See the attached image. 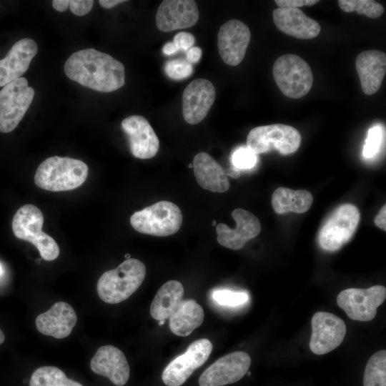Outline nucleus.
Here are the masks:
<instances>
[{
  "instance_id": "4",
  "label": "nucleus",
  "mask_w": 386,
  "mask_h": 386,
  "mask_svg": "<svg viewBox=\"0 0 386 386\" xmlns=\"http://www.w3.org/2000/svg\"><path fill=\"white\" fill-rule=\"evenodd\" d=\"M43 224L41 211L35 205L27 204L16 212L11 227L16 238L31 242L44 259L52 261L58 257L60 250L56 241L41 230Z\"/></svg>"
},
{
  "instance_id": "36",
  "label": "nucleus",
  "mask_w": 386,
  "mask_h": 386,
  "mask_svg": "<svg viewBox=\"0 0 386 386\" xmlns=\"http://www.w3.org/2000/svg\"><path fill=\"white\" fill-rule=\"evenodd\" d=\"M195 39L194 35L188 32H179L174 38L173 42L178 49V50H182L187 51L192 48L194 44Z\"/></svg>"
},
{
  "instance_id": "42",
  "label": "nucleus",
  "mask_w": 386,
  "mask_h": 386,
  "mask_svg": "<svg viewBox=\"0 0 386 386\" xmlns=\"http://www.w3.org/2000/svg\"><path fill=\"white\" fill-rule=\"evenodd\" d=\"M125 1L124 0H100L99 3L103 8L111 9Z\"/></svg>"
},
{
  "instance_id": "25",
  "label": "nucleus",
  "mask_w": 386,
  "mask_h": 386,
  "mask_svg": "<svg viewBox=\"0 0 386 386\" xmlns=\"http://www.w3.org/2000/svg\"><path fill=\"white\" fill-rule=\"evenodd\" d=\"M202 307L194 300H182L169 317V329L179 337L189 335L203 322Z\"/></svg>"
},
{
  "instance_id": "48",
  "label": "nucleus",
  "mask_w": 386,
  "mask_h": 386,
  "mask_svg": "<svg viewBox=\"0 0 386 386\" xmlns=\"http://www.w3.org/2000/svg\"><path fill=\"white\" fill-rule=\"evenodd\" d=\"M129 257H130V254H126L127 259H129V258H130Z\"/></svg>"
},
{
  "instance_id": "20",
  "label": "nucleus",
  "mask_w": 386,
  "mask_h": 386,
  "mask_svg": "<svg viewBox=\"0 0 386 386\" xmlns=\"http://www.w3.org/2000/svg\"><path fill=\"white\" fill-rule=\"evenodd\" d=\"M77 322L74 308L67 302H57L46 312L39 315L35 320L37 330L56 339L68 337Z\"/></svg>"
},
{
  "instance_id": "27",
  "label": "nucleus",
  "mask_w": 386,
  "mask_h": 386,
  "mask_svg": "<svg viewBox=\"0 0 386 386\" xmlns=\"http://www.w3.org/2000/svg\"><path fill=\"white\" fill-rule=\"evenodd\" d=\"M313 197L306 190H293L279 187L272 194V204L277 214L287 212L304 213L312 206Z\"/></svg>"
},
{
  "instance_id": "46",
  "label": "nucleus",
  "mask_w": 386,
  "mask_h": 386,
  "mask_svg": "<svg viewBox=\"0 0 386 386\" xmlns=\"http://www.w3.org/2000/svg\"><path fill=\"white\" fill-rule=\"evenodd\" d=\"M164 322H165V321H163V320H162V321H159V325H160V326H161V325H164Z\"/></svg>"
},
{
  "instance_id": "8",
  "label": "nucleus",
  "mask_w": 386,
  "mask_h": 386,
  "mask_svg": "<svg viewBox=\"0 0 386 386\" xmlns=\"http://www.w3.org/2000/svg\"><path fill=\"white\" fill-rule=\"evenodd\" d=\"M34 89L24 77H19L0 91V132L9 133L24 117L34 96Z\"/></svg>"
},
{
  "instance_id": "30",
  "label": "nucleus",
  "mask_w": 386,
  "mask_h": 386,
  "mask_svg": "<svg viewBox=\"0 0 386 386\" xmlns=\"http://www.w3.org/2000/svg\"><path fill=\"white\" fill-rule=\"evenodd\" d=\"M340 8L345 12L357 11L367 17L375 19L384 12V7L380 3L372 0H339Z\"/></svg>"
},
{
  "instance_id": "17",
  "label": "nucleus",
  "mask_w": 386,
  "mask_h": 386,
  "mask_svg": "<svg viewBox=\"0 0 386 386\" xmlns=\"http://www.w3.org/2000/svg\"><path fill=\"white\" fill-rule=\"evenodd\" d=\"M232 216L236 222V228L231 229L224 223H219L216 226L217 239L222 246L237 250L259 234L261 224L252 213L241 208L234 209Z\"/></svg>"
},
{
  "instance_id": "13",
  "label": "nucleus",
  "mask_w": 386,
  "mask_h": 386,
  "mask_svg": "<svg viewBox=\"0 0 386 386\" xmlns=\"http://www.w3.org/2000/svg\"><path fill=\"white\" fill-rule=\"evenodd\" d=\"M310 348L315 355H325L337 348L343 341L347 327L344 321L334 314L317 312L311 320Z\"/></svg>"
},
{
  "instance_id": "24",
  "label": "nucleus",
  "mask_w": 386,
  "mask_h": 386,
  "mask_svg": "<svg viewBox=\"0 0 386 386\" xmlns=\"http://www.w3.org/2000/svg\"><path fill=\"white\" fill-rule=\"evenodd\" d=\"M192 164L194 174L201 187L219 193L229 189V181L225 169L209 154H197Z\"/></svg>"
},
{
  "instance_id": "3",
  "label": "nucleus",
  "mask_w": 386,
  "mask_h": 386,
  "mask_svg": "<svg viewBox=\"0 0 386 386\" xmlns=\"http://www.w3.org/2000/svg\"><path fill=\"white\" fill-rule=\"evenodd\" d=\"M146 271L142 261L127 259L117 268L105 272L99 277L96 284L98 296L108 304L124 301L141 286Z\"/></svg>"
},
{
  "instance_id": "35",
  "label": "nucleus",
  "mask_w": 386,
  "mask_h": 386,
  "mask_svg": "<svg viewBox=\"0 0 386 386\" xmlns=\"http://www.w3.org/2000/svg\"><path fill=\"white\" fill-rule=\"evenodd\" d=\"M94 4L92 0H69L70 11L76 16H84L88 14Z\"/></svg>"
},
{
  "instance_id": "31",
  "label": "nucleus",
  "mask_w": 386,
  "mask_h": 386,
  "mask_svg": "<svg viewBox=\"0 0 386 386\" xmlns=\"http://www.w3.org/2000/svg\"><path fill=\"white\" fill-rule=\"evenodd\" d=\"M212 299L221 306L234 307L244 305L248 301L249 296L244 292L220 289L212 292Z\"/></svg>"
},
{
  "instance_id": "32",
  "label": "nucleus",
  "mask_w": 386,
  "mask_h": 386,
  "mask_svg": "<svg viewBox=\"0 0 386 386\" xmlns=\"http://www.w3.org/2000/svg\"><path fill=\"white\" fill-rule=\"evenodd\" d=\"M258 157L247 146H241L236 149L232 154V167L239 170H248L257 163Z\"/></svg>"
},
{
  "instance_id": "7",
  "label": "nucleus",
  "mask_w": 386,
  "mask_h": 386,
  "mask_svg": "<svg viewBox=\"0 0 386 386\" xmlns=\"http://www.w3.org/2000/svg\"><path fill=\"white\" fill-rule=\"evenodd\" d=\"M301 140L297 129L284 124H273L251 129L247 137V147L256 154L276 149L287 155L299 149Z\"/></svg>"
},
{
  "instance_id": "10",
  "label": "nucleus",
  "mask_w": 386,
  "mask_h": 386,
  "mask_svg": "<svg viewBox=\"0 0 386 386\" xmlns=\"http://www.w3.org/2000/svg\"><path fill=\"white\" fill-rule=\"evenodd\" d=\"M386 299V288L375 285L366 289L349 288L341 291L337 303L353 320L367 322L373 320L377 307Z\"/></svg>"
},
{
  "instance_id": "26",
  "label": "nucleus",
  "mask_w": 386,
  "mask_h": 386,
  "mask_svg": "<svg viewBox=\"0 0 386 386\" xmlns=\"http://www.w3.org/2000/svg\"><path fill=\"white\" fill-rule=\"evenodd\" d=\"M184 287L177 280L165 282L157 291L150 306V315L156 320L165 321L182 300Z\"/></svg>"
},
{
  "instance_id": "38",
  "label": "nucleus",
  "mask_w": 386,
  "mask_h": 386,
  "mask_svg": "<svg viewBox=\"0 0 386 386\" xmlns=\"http://www.w3.org/2000/svg\"><path fill=\"white\" fill-rule=\"evenodd\" d=\"M202 56V50L199 47L192 46L187 51V60L192 63H197Z\"/></svg>"
},
{
  "instance_id": "49",
  "label": "nucleus",
  "mask_w": 386,
  "mask_h": 386,
  "mask_svg": "<svg viewBox=\"0 0 386 386\" xmlns=\"http://www.w3.org/2000/svg\"><path fill=\"white\" fill-rule=\"evenodd\" d=\"M189 168H192V167H193V164H189Z\"/></svg>"
},
{
  "instance_id": "11",
  "label": "nucleus",
  "mask_w": 386,
  "mask_h": 386,
  "mask_svg": "<svg viewBox=\"0 0 386 386\" xmlns=\"http://www.w3.org/2000/svg\"><path fill=\"white\" fill-rule=\"evenodd\" d=\"M212 344L207 338L192 342L186 352L172 360L164 368L162 379L167 386H180L208 360Z\"/></svg>"
},
{
  "instance_id": "1",
  "label": "nucleus",
  "mask_w": 386,
  "mask_h": 386,
  "mask_svg": "<svg viewBox=\"0 0 386 386\" xmlns=\"http://www.w3.org/2000/svg\"><path fill=\"white\" fill-rule=\"evenodd\" d=\"M64 72L71 80L100 92L114 91L125 84L123 64L94 49L71 54L65 62Z\"/></svg>"
},
{
  "instance_id": "9",
  "label": "nucleus",
  "mask_w": 386,
  "mask_h": 386,
  "mask_svg": "<svg viewBox=\"0 0 386 386\" xmlns=\"http://www.w3.org/2000/svg\"><path fill=\"white\" fill-rule=\"evenodd\" d=\"M360 219L359 210L355 205H340L322 226L318 235L320 246L328 252L338 250L352 238Z\"/></svg>"
},
{
  "instance_id": "39",
  "label": "nucleus",
  "mask_w": 386,
  "mask_h": 386,
  "mask_svg": "<svg viewBox=\"0 0 386 386\" xmlns=\"http://www.w3.org/2000/svg\"><path fill=\"white\" fill-rule=\"evenodd\" d=\"M386 205L385 204L375 218V224L382 229L386 231Z\"/></svg>"
},
{
  "instance_id": "18",
  "label": "nucleus",
  "mask_w": 386,
  "mask_h": 386,
  "mask_svg": "<svg viewBox=\"0 0 386 386\" xmlns=\"http://www.w3.org/2000/svg\"><path fill=\"white\" fill-rule=\"evenodd\" d=\"M198 19V7L192 0L162 1L156 14L157 26L164 32L189 28Z\"/></svg>"
},
{
  "instance_id": "5",
  "label": "nucleus",
  "mask_w": 386,
  "mask_h": 386,
  "mask_svg": "<svg viewBox=\"0 0 386 386\" xmlns=\"http://www.w3.org/2000/svg\"><path fill=\"white\" fill-rule=\"evenodd\" d=\"M130 224L139 233L167 237L179 231L182 214L177 204L160 201L134 212L130 217Z\"/></svg>"
},
{
  "instance_id": "44",
  "label": "nucleus",
  "mask_w": 386,
  "mask_h": 386,
  "mask_svg": "<svg viewBox=\"0 0 386 386\" xmlns=\"http://www.w3.org/2000/svg\"><path fill=\"white\" fill-rule=\"evenodd\" d=\"M5 336L2 330L0 329V345L4 342Z\"/></svg>"
},
{
  "instance_id": "23",
  "label": "nucleus",
  "mask_w": 386,
  "mask_h": 386,
  "mask_svg": "<svg viewBox=\"0 0 386 386\" xmlns=\"http://www.w3.org/2000/svg\"><path fill=\"white\" fill-rule=\"evenodd\" d=\"M355 67L363 92L376 93L381 86L386 73V54L379 50H367L356 58Z\"/></svg>"
},
{
  "instance_id": "2",
  "label": "nucleus",
  "mask_w": 386,
  "mask_h": 386,
  "mask_svg": "<svg viewBox=\"0 0 386 386\" xmlns=\"http://www.w3.org/2000/svg\"><path fill=\"white\" fill-rule=\"evenodd\" d=\"M89 168L84 162L70 157H51L38 167L36 185L51 192H62L80 187L86 179Z\"/></svg>"
},
{
  "instance_id": "19",
  "label": "nucleus",
  "mask_w": 386,
  "mask_h": 386,
  "mask_svg": "<svg viewBox=\"0 0 386 386\" xmlns=\"http://www.w3.org/2000/svg\"><path fill=\"white\" fill-rule=\"evenodd\" d=\"M90 367L117 386H124L129 378V365L124 354L112 345L100 347L91 360Z\"/></svg>"
},
{
  "instance_id": "33",
  "label": "nucleus",
  "mask_w": 386,
  "mask_h": 386,
  "mask_svg": "<svg viewBox=\"0 0 386 386\" xmlns=\"http://www.w3.org/2000/svg\"><path fill=\"white\" fill-rule=\"evenodd\" d=\"M166 74L174 80L189 77L193 72V67L187 59H177L168 61L164 66Z\"/></svg>"
},
{
  "instance_id": "47",
  "label": "nucleus",
  "mask_w": 386,
  "mask_h": 386,
  "mask_svg": "<svg viewBox=\"0 0 386 386\" xmlns=\"http://www.w3.org/2000/svg\"><path fill=\"white\" fill-rule=\"evenodd\" d=\"M216 224H217L216 221H215V220H213V222H212V225H213V226H216Z\"/></svg>"
},
{
  "instance_id": "21",
  "label": "nucleus",
  "mask_w": 386,
  "mask_h": 386,
  "mask_svg": "<svg viewBox=\"0 0 386 386\" xmlns=\"http://www.w3.org/2000/svg\"><path fill=\"white\" fill-rule=\"evenodd\" d=\"M38 51L35 41L24 38L16 41L0 60V86H4L23 75Z\"/></svg>"
},
{
  "instance_id": "29",
  "label": "nucleus",
  "mask_w": 386,
  "mask_h": 386,
  "mask_svg": "<svg viewBox=\"0 0 386 386\" xmlns=\"http://www.w3.org/2000/svg\"><path fill=\"white\" fill-rule=\"evenodd\" d=\"M363 386H386V351L373 354L365 367Z\"/></svg>"
},
{
  "instance_id": "45",
  "label": "nucleus",
  "mask_w": 386,
  "mask_h": 386,
  "mask_svg": "<svg viewBox=\"0 0 386 386\" xmlns=\"http://www.w3.org/2000/svg\"><path fill=\"white\" fill-rule=\"evenodd\" d=\"M4 272V269L2 264L0 263V275H1Z\"/></svg>"
},
{
  "instance_id": "16",
  "label": "nucleus",
  "mask_w": 386,
  "mask_h": 386,
  "mask_svg": "<svg viewBox=\"0 0 386 386\" xmlns=\"http://www.w3.org/2000/svg\"><path fill=\"white\" fill-rule=\"evenodd\" d=\"M132 155L141 159L154 157L159 149V141L149 122L140 115H132L122 122Z\"/></svg>"
},
{
  "instance_id": "15",
  "label": "nucleus",
  "mask_w": 386,
  "mask_h": 386,
  "mask_svg": "<svg viewBox=\"0 0 386 386\" xmlns=\"http://www.w3.org/2000/svg\"><path fill=\"white\" fill-rule=\"evenodd\" d=\"M216 97L213 84L205 79H197L190 82L182 94V114L190 124L202 122L207 115Z\"/></svg>"
},
{
  "instance_id": "37",
  "label": "nucleus",
  "mask_w": 386,
  "mask_h": 386,
  "mask_svg": "<svg viewBox=\"0 0 386 386\" xmlns=\"http://www.w3.org/2000/svg\"><path fill=\"white\" fill-rule=\"evenodd\" d=\"M279 8L298 9L304 6H313L319 2L318 0H275Z\"/></svg>"
},
{
  "instance_id": "34",
  "label": "nucleus",
  "mask_w": 386,
  "mask_h": 386,
  "mask_svg": "<svg viewBox=\"0 0 386 386\" xmlns=\"http://www.w3.org/2000/svg\"><path fill=\"white\" fill-rule=\"evenodd\" d=\"M383 136V129L380 125H375L369 129L362 152L365 158L370 159L378 152Z\"/></svg>"
},
{
  "instance_id": "12",
  "label": "nucleus",
  "mask_w": 386,
  "mask_h": 386,
  "mask_svg": "<svg viewBox=\"0 0 386 386\" xmlns=\"http://www.w3.org/2000/svg\"><path fill=\"white\" fill-rule=\"evenodd\" d=\"M251 365L249 355L242 351L227 354L212 363L200 375L199 386H224L240 380Z\"/></svg>"
},
{
  "instance_id": "41",
  "label": "nucleus",
  "mask_w": 386,
  "mask_h": 386,
  "mask_svg": "<svg viewBox=\"0 0 386 386\" xmlns=\"http://www.w3.org/2000/svg\"><path fill=\"white\" fill-rule=\"evenodd\" d=\"M162 51L163 53L167 56L172 55L179 51L173 41H169L165 44L163 46Z\"/></svg>"
},
{
  "instance_id": "40",
  "label": "nucleus",
  "mask_w": 386,
  "mask_h": 386,
  "mask_svg": "<svg viewBox=\"0 0 386 386\" xmlns=\"http://www.w3.org/2000/svg\"><path fill=\"white\" fill-rule=\"evenodd\" d=\"M52 6L57 11H65L69 7V0H54L52 1Z\"/></svg>"
},
{
  "instance_id": "43",
  "label": "nucleus",
  "mask_w": 386,
  "mask_h": 386,
  "mask_svg": "<svg viewBox=\"0 0 386 386\" xmlns=\"http://www.w3.org/2000/svg\"><path fill=\"white\" fill-rule=\"evenodd\" d=\"M225 171L227 177L229 176L232 178H238L240 176V172L234 167L229 168Z\"/></svg>"
},
{
  "instance_id": "22",
  "label": "nucleus",
  "mask_w": 386,
  "mask_h": 386,
  "mask_svg": "<svg viewBox=\"0 0 386 386\" xmlns=\"http://www.w3.org/2000/svg\"><path fill=\"white\" fill-rule=\"evenodd\" d=\"M272 17L282 32L297 39H313L321 30L320 24L300 9L277 8L273 11Z\"/></svg>"
},
{
  "instance_id": "6",
  "label": "nucleus",
  "mask_w": 386,
  "mask_h": 386,
  "mask_svg": "<svg viewBox=\"0 0 386 386\" xmlns=\"http://www.w3.org/2000/svg\"><path fill=\"white\" fill-rule=\"evenodd\" d=\"M274 79L283 94L292 99L305 96L313 84L309 64L300 56L284 54L276 59L272 69Z\"/></svg>"
},
{
  "instance_id": "14",
  "label": "nucleus",
  "mask_w": 386,
  "mask_h": 386,
  "mask_svg": "<svg viewBox=\"0 0 386 386\" xmlns=\"http://www.w3.org/2000/svg\"><path fill=\"white\" fill-rule=\"evenodd\" d=\"M250 39V30L242 21L231 19L222 24L217 34V46L223 61L229 66L239 64Z\"/></svg>"
},
{
  "instance_id": "28",
  "label": "nucleus",
  "mask_w": 386,
  "mask_h": 386,
  "mask_svg": "<svg viewBox=\"0 0 386 386\" xmlns=\"http://www.w3.org/2000/svg\"><path fill=\"white\" fill-rule=\"evenodd\" d=\"M29 386H83L69 379L65 373L54 366H42L31 375Z\"/></svg>"
}]
</instances>
